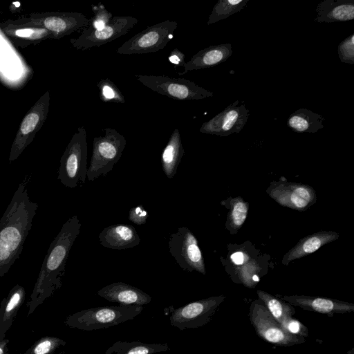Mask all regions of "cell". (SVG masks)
Wrapping results in <instances>:
<instances>
[{
	"label": "cell",
	"mask_w": 354,
	"mask_h": 354,
	"mask_svg": "<svg viewBox=\"0 0 354 354\" xmlns=\"http://www.w3.org/2000/svg\"><path fill=\"white\" fill-rule=\"evenodd\" d=\"M100 244L113 250H124L137 246L140 238L135 227L127 224H116L104 228L100 233Z\"/></svg>",
	"instance_id": "obj_17"
},
{
	"label": "cell",
	"mask_w": 354,
	"mask_h": 354,
	"mask_svg": "<svg viewBox=\"0 0 354 354\" xmlns=\"http://www.w3.org/2000/svg\"><path fill=\"white\" fill-rule=\"evenodd\" d=\"M58 339H46L38 344L34 350V354H46L54 346L55 343H58Z\"/></svg>",
	"instance_id": "obj_33"
},
{
	"label": "cell",
	"mask_w": 354,
	"mask_h": 354,
	"mask_svg": "<svg viewBox=\"0 0 354 354\" xmlns=\"http://www.w3.org/2000/svg\"><path fill=\"white\" fill-rule=\"evenodd\" d=\"M24 293V291L22 287L19 286L15 287L6 308V313H9L12 310L19 304Z\"/></svg>",
	"instance_id": "obj_32"
},
{
	"label": "cell",
	"mask_w": 354,
	"mask_h": 354,
	"mask_svg": "<svg viewBox=\"0 0 354 354\" xmlns=\"http://www.w3.org/2000/svg\"><path fill=\"white\" fill-rule=\"evenodd\" d=\"M339 234L334 231H319L308 235L288 250L283 257L281 263L285 266L295 259H301L318 250L324 245L337 240Z\"/></svg>",
	"instance_id": "obj_18"
},
{
	"label": "cell",
	"mask_w": 354,
	"mask_h": 354,
	"mask_svg": "<svg viewBox=\"0 0 354 354\" xmlns=\"http://www.w3.org/2000/svg\"><path fill=\"white\" fill-rule=\"evenodd\" d=\"M142 310V306L133 305L88 308L71 316L68 324L71 327L87 331L106 328L133 319Z\"/></svg>",
	"instance_id": "obj_5"
},
{
	"label": "cell",
	"mask_w": 354,
	"mask_h": 354,
	"mask_svg": "<svg viewBox=\"0 0 354 354\" xmlns=\"http://www.w3.org/2000/svg\"><path fill=\"white\" fill-rule=\"evenodd\" d=\"M168 60L171 63L180 66H184L186 63L185 55L177 48L171 51L168 57Z\"/></svg>",
	"instance_id": "obj_34"
},
{
	"label": "cell",
	"mask_w": 354,
	"mask_h": 354,
	"mask_svg": "<svg viewBox=\"0 0 354 354\" xmlns=\"http://www.w3.org/2000/svg\"><path fill=\"white\" fill-rule=\"evenodd\" d=\"M232 55V48L230 44H223L210 46L201 50L184 65V75L189 71L207 68L218 65L225 62Z\"/></svg>",
	"instance_id": "obj_19"
},
{
	"label": "cell",
	"mask_w": 354,
	"mask_h": 354,
	"mask_svg": "<svg viewBox=\"0 0 354 354\" xmlns=\"http://www.w3.org/2000/svg\"><path fill=\"white\" fill-rule=\"evenodd\" d=\"M281 325L286 330L292 335L303 337H307L308 336L307 327L301 322L293 317L286 319Z\"/></svg>",
	"instance_id": "obj_30"
},
{
	"label": "cell",
	"mask_w": 354,
	"mask_h": 354,
	"mask_svg": "<svg viewBox=\"0 0 354 354\" xmlns=\"http://www.w3.org/2000/svg\"><path fill=\"white\" fill-rule=\"evenodd\" d=\"M26 175L0 219V277L6 274L22 252L38 204L28 196Z\"/></svg>",
	"instance_id": "obj_1"
},
{
	"label": "cell",
	"mask_w": 354,
	"mask_h": 354,
	"mask_svg": "<svg viewBox=\"0 0 354 354\" xmlns=\"http://www.w3.org/2000/svg\"><path fill=\"white\" fill-rule=\"evenodd\" d=\"M249 0H218L209 16L207 25L216 23L240 12Z\"/></svg>",
	"instance_id": "obj_26"
},
{
	"label": "cell",
	"mask_w": 354,
	"mask_h": 354,
	"mask_svg": "<svg viewBox=\"0 0 354 354\" xmlns=\"http://www.w3.org/2000/svg\"><path fill=\"white\" fill-rule=\"evenodd\" d=\"M168 247L170 254L183 270H196L203 274H206L198 240L189 228L180 227L176 232L171 234Z\"/></svg>",
	"instance_id": "obj_9"
},
{
	"label": "cell",
	"mask_w": 354,
	"mask_h": 354,
	"mask_svg": "<svg viewBox=\"0 0 354 354\" xmlns=\"http://www.w3.org/2000/svg\"><path fill=\"white\" fill-rule=\"evenodd\" d=\"M138 22V20L131 16H115L100 28L89 26L84 28L82 34L71 41L78 50L98 47L126 35Z\"/></svg>",
	"instance_id": "obj_11"
},
{
	"label": "cell",
	"mask_w": 354,
	"mask_h": 354,
	"mask_svg": "<svg viewBox=\"0 0 354 354\" xmlns=\"http://www.w3.org/2000/svg\"><path fill=\"white\" fill-rule=\"evenodd\" d=\"M0 354H3V350L1 346H0Z\"/></svg>",
	"instance_id": "obj_36"
},
{
	"label": "cell",
	"mask_w": 354,
	"mask_h": 354,
	"mask_svg": "<svg viewBox=\"0 0 354 354\" xmlns=\"http://www.w3.org/2000/svg\"><path fill=\"white\" fill-rule=\"evenodd\" d=\"M184 152L180 131L175 129L161 156L162 168L168 178H172L176 174Z\"/></svg>",
	"instance_id": "obj_21"
},
{
	"label": "cell",
	"mask_w": 354,
	"mask_h": 354,
	"mask_svg": "<svg viewBox=\"0 0 354 354\" xmlns=\"http://www.w3.org/2000/svg\"><path fill=\"white\" fill-rule=\"evenodd\" d=\"M239 104V100H236L211 120L205 122L200 132L220 136L239 133L248 120L249 112L244 104Z\"/></svg>",
	"instance_id": "obj_13"
},
{
	"label": "cell",
	"mask_w": 354,
	"mask_h": 354,
	"mask_svg": "<svg viewBox=\"0 0 354 354\" xmlns=\"http://www.w3.org/2000/svg\"><path fill=\"white\" fill-rule=\"evenodd\" d=\"M178 22L165 20L147 27L126 41L117 50L120 55H138L163 49L173 39Z\"/></svg>",
	"instance_id": "obj_6"
},
{
	"label": "cell",
	"mask_w": 354,
	"mask_h": 354,
	"mask_svg": "<svg viewBox=\"0 0 354 354\" xmlns=\"http://www.w3.org/2000/svg\"><path fill=\"white\" fill-rule=\"evenodd\" d=\"M100 97L104 102H115L123 104L125 98L119 88L108 78L101 79L97 83Z\"/></svg>",
	"instance_id": "obj_27"
},
{
	"label": "cell",
	"mask_w": 354,
	"mask_h": 354,
	"mask_svg": "<svg viewBox=\"0 0 354 354\" xmlns=\"http://www.w3.org/2000/svg\"><path fill=\"white\" fill-rule=\"evenodd\" d=\"M324 117L307 109H299L287 120V125L297 133H316L324 128Z\"/></svg>",
	"instance_id": "obj_22"
},
{
	"label": "cell",
	"mask_w": 354,
	"mask_h": 354,
	"mask_svg": "<svg viewBox=\"0 0 354 354\" xmlns=\"http://www.w3.org/2000/svg\"><path fill=\"white\" fill-rule=\"evenodd\" d=\"M87 155L86 131L82 127L73 135L61 158L57 179L62 185L75 188L86 183Z\"/></svg>",
	"instance_id": "obj_4"
},
{
	"label": "cell",
	"mask_w": 354,
	"mask_h": 354,
	"mask_svg": "<svg viewBox=\"0 0 354 354\" xmlns=\"http://www.w3.org/2000/svg\"><path fill=\"white\" fill-rule=\"evenodd\" d=\"M229 200L225 201L228 203L229 208L225 227L231 234H234L245 223L248 214L249 205L241 196L230 198Z\"/></svg>",
	"instance_id": "obj_25"
},
{
	"label": "cell",
	"mask_w": 354,
	"mask_h": 354,
	"mask_svg": "<svg viewBox=\"0 0 354 354\" xmlns=\"http://www.w3.org/2000/svg\"><path fill=\"white\" fill-rule=\"evenodd\" d=\"M257 293L259 299L280 324L295 314L294 306L290 304L263 290H257Z\"/></svg>",
	"instance_id": "obj_24"
},
{
	"label": "cell",
	"mask_w": 354,
	"mask_h": 354,
	"mask_svg": "<svg viewBox=\"0 0 354 354\" xmlns=\"http://www.w3.org/2000/svg\"><path fill=\"white\" fill-rule=\"evenodd\" d=\"M249 317L257 335L272 344L290 346L306 342L305 337L292 335L286 330L259 299L251 303Z\"/></svg>",
	"instance_id": "obj_7"
},
{
	"label": "cell",
	"mask_w": 354,
	"mask_h": 354,
	"mask_svg": "<svg viewBox=\"0 0 354 354\" xmlns=\"http://www.w3.org/2000/svg\"><path fill=\"white\" fill-rule=\"evenodd\" d=\"M281 299L309 311L333 316L354 311V304L335 299L306 295H285Z\"/></svg>",
	"instance_id": "obj_14"
},
{
	"label": "cell",
	"mask_w": 354,
	"mask_h": 354,
	"mask_svg": "<svg viewBox=\"0 0 354 354\" xmlns=\"http://www.w3.org/2000/svg\"><path fill=\"white\" fill-rule=\"evenodd\" d=\"M81 225L77 215L63 224L44 257L35 288V295L49 293L60 286L70 250L80 233Z\"/></svg>",
	"instance_id": "obj_2"
},
{
	"label": "cell",
	"mask_w": 354,
	"mask_h": 354,
	"mask_svg": "<svg viewBox=\"0 0 354 354\" xmlns=\"http://www.w3.org/2000/svg\"><path fill=\"white\" fill-rule=\"evenodd\" d=\"M135 77L153 91L176 100H203L214 95L213 92L184 78L146 75H136Z\"/></svg>",
	"instance_id": "obj_8"
},
{
	"label": "cell",
	"mask_w": 354,
	"mask_h": 354,
	"mask_svg": "<svg viewBox=\"0 0 354 354\" xmlns=\"http://www.w3.org/2000/svg\"><path fill=\"white\" fill-rule=\"evenodd\" d=\"M149 214L142 205L132 207L129 212L128 218L133 223L141 225L147 223Z\"/></svg>",
	"instance_id": "obj_31"
},
{
	"label": "cell",
	"mask_w": 354,
	"mask_h": 354,
	"mask_svg": "<svg viewBox=\"0 0 354 354\" xmlns=\"http://www.w3.org/2000/svg\"><path fill=\"white\" fill-rule=\"evenodd\" d=\"M167 344L144 343L140 342H118L106 351L108 354H153L169 350Z\"/></svg>",
	"instance_id": "obj_23"
},
{
	"label": "cell",
	"mask_w": 354,
	"mask_h": 354,
	"mask_svg": "<svg viewBox=\"0 0 354 354\" xmlns=\"http://www.w3.org/2000/svg\"><path fill=\"white\" fill-rule=\"evenodd\" d=\"M97 295L119 305L141 306L151 301L150 295L140 289L123 282H115L97 291Z\"/></svg>",
	"instance_id": "obj_16"
},
{
	"label": "cell",
	"mask_w": 354,
	"mask_h": 354,
	"mask_svg": "<svg viewBox=\"0 0 354 354\" xmlns=\"http://www.w3.org/2000/svg\"><path fill=\"white\" fill-rule=\"evenodd\" d=\"M37 31L30 28H23L16 30L15 35L21 37H32Z\"/></svg>",
	"instance_id": "obj_35"
},
{
	"label": "cell",
	"mask_w": 354,
	"mask_h": 354,
	"mask_svg": "<svg viewBox=\"0 0 354 354\" xmlns=\"http://www.w3.org/2000/svg\"><path fill=\"white\" fill-rule=\"evenodd\" d=\"M104 136L95 137L90 165L86 178L94 181L100 176H105L120 159L127 141L123 135L115 129L106 127Z\"/></svg>",
	"instance_id": "obj_3"
},
{
	"label": "cell",
	"mask_w": 354,
	"mask_h": 354,
	"mask_svg": "<svg viewBox=\"0 0 354 354\" xmlns=\"http://www.w3.org/2000/svg\"><path fill=\"white\" fill-rule=\"evenodd\" d=\"M48 100V98L43 100L42 97L22 120L11 148L9 156L10 162L16 160L31 142L33 132L38 128L39 123L43 121L44 112L46 110L45 106L48 105L46 102Z\"/></svg>",
	"instance_id": "obj_15"
},
{
	"label": "cell",
	"mask_w": 354,
	"mask_h": 354,
	"mask_svg": "<svg viewBox=\"0 0 354 354\" xmlns=\"http://www.w3.org/2000/svg\"><path fill=\"white\" fill-rule=\"evenodd\" d=\"M266 192L280 205L299 212L306 210L317 201L315 191L311 186L286 180L271 182Z\"/></svg>",
	"instance_id": "obj_12"
},
{
	"label": "cell",
	"mask_w": 354,
	"mask_h": 354,
	"mask_svg": "<svg viewBox=\"0 0 354 354\" xmlns=\"http://www.w3.org/2000/svg\"><path fill=\"white\" fill-rule=\"evenodd\" d=\"M318 23L351 21L354 19V0H324L316 8Z\"/></svg>",
	"instance_id": "obj_20"
},
{
	"label": "cell",
	"mask_w": 354,
	"mask_h": 354,
	"mask_svg": "<svg viewBox=\"0 0 354 354\" xmlns=\"http://www.w3.org/2000/svg\"><path fill=\"white\" fill-rule=\"evenodd\" d=\"M225 299L223 295L214 296L178 308L169 317L170 324L180 330L203 326L212 320Z\"/></svg>",
	"instance_id": "obj_10"
},
{
	"label": "cell",
	"mask_w": 354,
	"mask_h": 354,
	"mask_svg": "<svg viewBox=\"0 0 354 354\" xmlns=\"http://www.w3.org/2000/svg\"><path fill=\"white\" fill-rule=\"evenodd\" d=\"M91 9L93 12V17L90 19L89 27L100 28L109 24L113 18L112 13L109 12L100 2L97 5H92Z\"/></svg>",
	"instance_id": "obj_28"
},
{
	"label": "cell",
	"mask_w": 354,
	"mask_h": 354,
	"mask_svg": "<svg viewBox=\"0 0 354 354\" xmlns=\"http://www.w3.org/2000/svg\"><path fill=\"white\" fill-rule=\"evenodd\" d=\"M337 53L340 61L343 63L354 64V34H351L337 46Z\"/></svg>",
	"instance_id": "obj_29"
}]
</instances>
